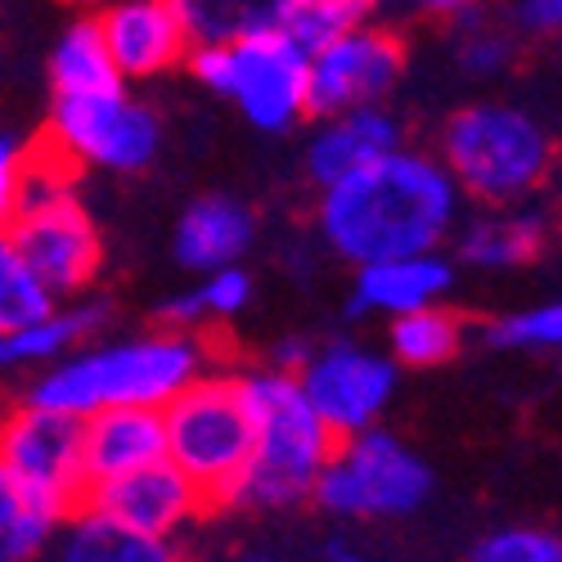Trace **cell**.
<instances>
[{
	"mask_svg": "<svg viewBox=\"0 0 562 562\" xmlns=\"http://www.w3.org/2000/svg\"><path fill=\"white\" fill-rule=\"evenodd\" d=\"M432 468L409 441H401L387 428H364L351 437H338L329 463L319 468L311 486V499L329 518H409L432 499Z\"/></svg>",
	"mask_w": 562,
	"mask_h": 562,
	"instance_id": "cell-6",
	"label": "cell"
},
{
	"mask_svg": "<svg viewBox=\"0 0 562 562\" xmlns=\"http://www.w3.org/2000/svg\"><path fill=\"white\" fill-rule=\"evenodd\" d=\"M459 216L463 194L454 190L441 158L405 145L324 184L315 207L324 244L351 266L437 252Z\"/></svg>",
	"mask_w": 562,
	"mask_h": 562,
	"instance_id": "cell-1",
	"label": "cell"
},
{
	"mask_svg": "<svg viewBox=\"0 0 562 562\" xmlns=\"http://www.w3.org/2000/svg\"><path fill=\"white\" fill-rule=\"evenodd\" d=\"M50 149L59 162L100 171H145L162 149V122L149 104L126 95V86L90 90V95H55Z\"/></svg>",
	"mask_w": 562,
	"mask_h": 562,
	"instance_id": "cell-8",
	"label": "cell"
},
{
	"mask_svg": "<svg viewBox=\"0 0 562 562\" xmlns=\"http://www.w3.org/2000/svg\"><path fill=\"white\" fill-rule=\"evenodd\" d=\"M252 274L244 266H221V270H207L203 284L180 293V297H167L158 306V324L162 329H199L207 319H234L239 311L252 306Z\"/></svg>",
	"mask_w": 562,
	"mask_h": 562,
	"instance_id": "cell-27",
	"label": "cell"
},
{
	"mask_svg": "<svg viewBox=\"0 0 562 562\" xmlns=\"http://www.w3.org/2000/svg\"><path fill=\"white\" fill-rule=\"evenodd\" d=\"M257 244V212L234 194H203L180 212L171 252L184 270L207 274L221 266H239Z\"/></svg>",
	"mask_w": 562,
	"mask_h": 562,
	"instance_id": "cell-19",
	"label": "cell"
},
{
	"mask_svg": "<svg viewBox=\"0 0 562 562\" xmlns=\"http://www.w3.org/2000/svg\"><path fill=\"white\" fill-rule=\"evenodd\" d=\"M77 5H81V10H95V14H100L104 5H113V0H77Z\"/></svg>",
	"mask_w": 562,
	"mask_h": 562,
	"instance_id": "cell-37",
	"label": "cell"
},
{
	"mask_svg": "<svg viewBox=\"0 0 562 562\" xmlns=\"http://www.w3.org/2000/svg\"><path fill=\"white\" fill-rule=\"evenodd\" d=\"M405 77V45L396 32L360 23L306 55V113L329 117L383 104Z\"/></svg>",
	"mask_w": 562,
	"mask_h": 562,
	"instance_id": "cell-10",
	"label": "cell"
},
{
	"mask_svg": "<svg viewBox=\"0 0 562 562\" xmlns=\"http://www.w3.org/2000/svg\"><path fill=\"white\" fill-rule=\"evenodd\" d=\"M0 468L23 486L72 513L86 495L81 477V418L27 405L0 424Z\"/></svg>",
	"mask_w": 562,
	"mask_h": 562,
	"instance_id": "cell-12",
	"label": "cell"
},
{
	"mask_svg": "<svg viewBox=\"0 0 562 562\" xmlns=\"http://www.w3.org/2000/svg\"><path fill=\"white\" fill-rule=\"evenodd\" d=\"M468 562H562V540L549 527H499L482 536L468 553Z\"/></svg>",
	"mask_w": 562,
	"mask_h": 562,
	"instance_id": "cell-31",
	"label": "cell"
},
{
	"mask_svg": "<svg viewBox=\"0 0 562 562\" xmlns=\"http://www.w3.org/2000/svg\"><path fill=\"white\" fill-rule=\"evenodd\" d=\"M50 81H55V95H90V90H113L122 86L113 59H109V45L100 36L95 14L77 19L50 50Z\"/></svg>",
	"mask_w": 562,
	"mask_h": 562,
	"instance_id": "cell-26",
	"label": "cell"
},
{
	"mask_svg": "<svg viewBox=\"0 0 562 562\" xmlns=\"http://www.w3.org/2000/svg\"><path fill=\"white\" fill-rule=\"evenodd\" d=\"M324 562H364V558H360V553H351V549H334Z\"/></svg>",
	"mask_w": 562,
	"mask_h": 562,
	"instance_id": "cell-36",
	"label": "cell"
},
{
	"mask_svg": "<svg viewBox=\"0 0 562 562\" xmlns=\"http://www.w3.org/2000/svg\"><path fill=\"white\" fill-rule=\"evenodd\" d=\"M154 459H167L162 409H100L81 418V477L86 491L135 473Z\"/></svg>",
	"mask_w": 562,
	"mask_h": 562,
	"instance_id": "cell-18",
	"label": "cell"
},
{
	"mask_svg": "<svg viewBox=\"0 0 562 562\" xmlns=\"http://www.w3.org/2000/svg\"><path fill=\"white\" fill-rule=\"evenodd\" d=\"M5 234L19 248V257L32 266V274L55 297L81 293L100 274L104 244H100L95 216L77 199L68 180V162L59 158L27 162L23 194H19V207Z\"/></svg>",
	"mask_w": 562,
	"mask_h": 562,
	"instance_id": "cell-5",
	"label": "cell"
},
{
	"mask_svg": "<svg viewBox=\"0 0 562 562\" xmlns=\"http://www.w3.org/2000/svg\"><path fill=\"white\" fill-rule=\"evenodd\" d=\"M454 239V266H473L482 274H508L527 270L549 248V216L531 203H499L482 207L473 216H459L450 229Z\"/></svg>",
	"mask_w": 562,
	"mask_h": 562,
	"instance_id": "cell-15",
	"label": "cell"
},
{
	"mask_svg": "<svg viewBox=\"0 0 562 562\" xmlns=\"http://www.w3.org/2000/svg\"><path fill=\"white\" fill-rule=\"evenodd\" d=\"M68 513L0 468V562H36Z\"/></svg>",
	"mask_w": 562,
	"mask_h": 562,
	"instance_id": "cell-23",
	"label": "cell"
},
{
	"mask_svg": "<svg viewBox=\"0 0 562 562\" xmlns=\"http://www.w3.org/2000/svg\"><path fill=\"white\" fill-rule=\"evenodd\" d=\"M454 289V261L437 252H414V257H387L356 266L351 284V315H405L418 306H437Z\"/></svg>",
	"mask_w": 562,
	"mask_h": 562,
	"instance_id": "cell-17",
	"label": "cell"
},
{
	"mask_svg": "<svg viewBox=\"0 0 562 562\" xmlns=\"http://www.w3.org/2000/svg\"><path fill=\"white\" fill-rule=\"evenodd\" d=\"M109 324V306L104 302H77L72 311H45L41 319L23 324V329L0 338V360L5 369H19V364H55L59 356L77 351L81 338H95Z\"/></svg>",
	"mask_w": 562,
	"mask_h": 562,
	"instance_id": "cell-21",
	"label": "cell"
},
{
	"mask_svg": "<svg viewBox=\"0 0 562 562\" xmlns=\"http://www.w3.org/2000/svg\"><path fill=\"white\" fill-rule=\"evenodd\" d=\"M387 342H392V360L405 364V369H437L446 360L459 356L463 347V319L450 311V306H418V311H405V315H392L387 319Z\"/></svg>",
	"mask_w": 562,
	"mask_h": 562,
	"instance_id": "cell-24",
	"label": "cell"
},
{
	"mask_svg": "<svg viewBox=\"0 0 562 562\" xmlns=\"http://www.w3.org/2000/svg\"><path fill=\"white\" fill-rule=\"evenodd\" d=\"M306 356H311V342H302V338H284V342L270 351V364H274V369H284V373H297V369L306 364Z\"/></svg>",
	"mask_w": 562,
	"mask_h": 562,
	"instance_id": "cell-35",
	"label": "cell"
},
{
	"mask_svg": "<svg viewBox=\"0 0 562 562\" xmlns=\"http://www.w3.org/2000/svg\"><path fill=\"white\" fill-rule=\"evenodd\" d=\"M27 145L14 135H0V234L10 229L14 221V207H19V194H23V176H27Z\"/></svg>",
	"mask_w": 562,
	"mask_h": 562,
	"instance_id": "cell-32",
	"label": "cell"
},
{
	"mask_svg": "<svg viewBox=\"0 0 562 562\" xmlns=\"http://www.w3.org/2000/svg\"><path fill=\"white\" fill-rule=\"evenodd\" d=\"M81 504H90L95 513H104V518H113L131 531L162 536V540L184 531L207 508L203 491L184 477L171 459H154L145 468H135V473L90 486L81 495Z\"/></svg>",
	"mask_w": 562,
	"mask_h": 562,
	"instance_id": "cell-13",
	"label": "cell"
},
{
	"mask_svg": "<svg viewBox=\"0 0 562 562\" xmlns=\"http://www.w3.org/2000/svg\"><path fill=\"white\" fill-rule=\"evenodd\" d=\"M234 562H274V558H266V553H248V558H234Z\"/></svg>",
	"mask_w": 562,
	"mask_h": 562,
	"instance_id": "cell-38",
	"label": "cell"
},
{
	"mask_svg": "<svg viewBox=\"0 0 562 562\" xmlns=\"http://www.w3.org/2000/svg\"><path fill=\"white\" fill-rule=\"evenodd\" d=\"M437 158L463 199L482 207L531 203L553 171V131L522 104L477 100L446 117Z\"/></svg>",
	"mask_w": 562,
	"mask_h": 562,
	"instance_id": "cell-4",
	"label": "cell"
},
{
	"mask_svg": "<svg viewBox=\"0 0 562 562\" xmlns=\"http://www.w3.org/2000/svg\"><path fill=\"white\" fill-rule=\"evenodd\" d=\"M167 459L190 477L207 504H221L252 454V418L234 373H199L162 405Z\"/></svg>",
	"mask_w": 562,
	"mask_h": 562,
	"instance_id": "cell-7",
	"label": "cell"
},
{
	"mask_svg": "<svg viewBox=\"0 0 562 562\" xmlns=\"http://www.w3.org/2000/svg\"><path fill=\"white\" fill-rule=\"evenodd\" d=\"M450 23H454L450 50H454L459 72L477 77V81H495L518 64V32H513L504 19H495L491 10H482L477 0L463 5L459 14H450Z\"/></svg>",
	"mask_w": 562,
	"mask_h": 562,
	"instance_id": "cell-25",
	"label": "cell"
},
{
	"mask_svg": "<svg viewBox=\"0 0 562 562\" xmlns=\"http://www.w3.org/2000/svg\"><path fill=\"white\" fill-rule=\"evenodd\" d=\"M207 373V342L199 329H154L139 338L68 351L45 364L27 387V405L86 418L100 409H162L180 387Z\"/></svg>",
	"mask_w": 562,
	"mask_h": 562,
	"instance_id": "cell-2",
	"label": "cell"
},
{
	"mask_svg": "<svg viewBox=\"0 0 562 562\" xmlns=\"http://www.w3.org/2000/svg\"><path fill=\"white\" fill-rule=\"evenodd\" d=\"M45 553H50V562H180L171 540L131 531L90 504H77L68 513Z\"/></svg>",
	"mask_w": 562,
	"mask_h": 562,
	"instance_id": "cell-20",
	"label": "cell"
},
{
	"mask_svg": "<svg viewBox=\"0 0 562 562\" xmlns=\"http://www.w3.org/2000/svg\"><path fill=\"white\" fill-rule=\"evenodd\" d=\"M401 364L387 351H373L364 342L338 338L311 347L306 364L293 373L302 396L311 401V409L329 424L334 437H351L373 428L387 414L396 383H401Z\"/></svg>",
	"mask_w": 562,
	"mask_h": 562,
	"instance_id": "cell-9",
	"label": "cell"
},
{
	"mask_svg": "<svg viewBox=\"0 0 562 562\" xmlns=\"http://www.w3.org/2000/svg\"><path fill=\"white\" fill-rule=\"evenodd\" d=\"M504 23L518 36H553L562 27V0H504Z\"/></svg>",
	"mask_w": 562,
	"mask_h": 562,
	"instance_id": "cell-33",
	"label": "cell"
},
{
	"mask_svg": "<svg viewBox=\"0 0 562 562\" xmlns=\"http://www.w3.org/2000/svg\"><path fill=\"white\" fill-rule=\"evenodd\" d=\"M482 338L495 351H522V356L558 351L562 347V306L558 302H540V306L495 315L482 329Z\"/></svg>",
	"mask_w": 562,
	"mask_h": 562,
	"instance_id": "cell-30",
	"label": "cell"
},
{
	"mask_svg": "<svg viewBox=\"0 0 562 562\" xmlns=\"http://www.w3.org/2000/svg\"><path fill=\"white\" fill-rule=\"evenodd\" d=\"M369 14H373L369 0H289L284 19H279V32L297 41L306 55H315L319 45H329L342 32L369 23Z\"/></svg>",
	"mask_w": 562,
	"mask_h": 562,
	"instance_id": "cell-28",
	"label": "cell"
},
{
	"mask_svg": "<svg viewBox=\"0 0 562 562\" xmlns=\"http://www.w3.org/2000/svg\"><path fill=\"white\" fill-rule=\"evenodd\" d=\"M401 145H405V126L383 104L329 113L319 117V126L306 139V176L324 190V184L369 167L373 158H383Z\"/></svg>",
	"mask_w": 562,
	"mask_h": 562,
	"instance_id": "cell-16",
	"label": "cell"
},
{
	"mask_svg": "<svg viewBox=\"0 0 562 562\" xmlns=\"http://www.w3.org/2000/svg\"><path fill=\"white\" fill-rule=\"evenodd\" d=\"M221 95L257 131H289L306 117V50L279 27L225 45Z\"/></svg>",
	"mask_w": 562,
	"mask_h": 562,
	"instance_id": "cell-11",
	"label": "cell"
},
{
	"mask_svg": "<svg viewBox=\"0 0 562 562\" xmlns=\"http://www.w3.org/2000/svg\"><path fill=\"white\" fill-rule=\"evenodd\" d=\"M0 338H5V334H0ZM0 369H5V360H0Z\"/></svg>",
	"mask_w": 562,
	"mask_h": 562,
	"instance_id": "cell-39",
	"label": "cell"
},
{
	"mask_svg": "<svg viewBox=\"0 0 562 562\" xmlns=\"http://www.w3.org/2000/svg\"><path fill=\"white\" fill-rule=\"evenodd\" d=\"M95 23L122 81L171 72L190 55V41H184L167 0H113L95 14Z\"/></svg>",
	"mask_w": 562,
	"mask_h": 562,
	"instance_id": "cell-14",
	"label": "cell"
},
{
	"mask_svg": "<svg viewBox=\"0 0 562 562\" xmlns=\"http://www.w3.org/2000/svg\"><path fill=\"white\" fill-rule=\"evenodd\" d=\"M373 10H396V14H409V19H450L459 14L463 5H473V0H369Z\"/></svg>",
	"mask_w": 562,
	"mask_h": 562,
	"instance_id": "cell-34",
	"label": "cell"
},
{
	"mask_svg": "<svg viewBox=\"0 0 562 562\" xmlns=\"http://www.w3.org/2000/svg\"><path fill=\"white\" fill-rule=\"evenodd\" d=\"M190 45H234L274 32L289 0H167Z\"/></svg>",
	"mask_w": 562,
	"mask_h": 562,
	"instance_id": "cell-22",
	"label": "cell"
},
{
	"mask_svg": "<svg viewBox=\"0 0 562 562\" xmlns=\"http://www.w3.org/2000/svg\"><path fill=\"white\" fill-rule=\"evenodd\" d=\"M234 379H239V396L252 418V454L221 504L274 513V508H293L311 499V486L319 477V468L329 463L338 437L311 409L293 373L261 364V369L234 373Z\"/></svg>",
	"mask_w": 562,
	"mask_h": 562,
	"instance_id": "cell-3",
	"label": "cell"
},
{
	"mask_svg": "<svg viewBox=\"0 0 562 562\" xmlns=\"http://www.w3.org/2000/svg\"><path fill=\"white\" fill-rule=\"evenodd\" d=\"M55 293L32 274V266L19 257L10 234H0V334H14L23 324L55 311Z\"/></svg>",
	"mask_w": 562,
	"mask_h": 562,
	"instance_id": "cell-29",
	"label": "cell"
}]
</instances>
